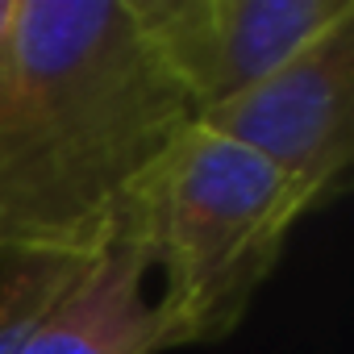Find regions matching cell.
Masks as SVG:
<instances>
[{
    "mask_svg": "<svg viewBox=\"0 0 354 354\" xmlns=\"http://www.w3.org/2000/svg\"><path fill=\"white\" fill-rule=\"evenodd\" d=\"M196 109L129 0H17L0 96V254L92 259Z\"/></svg>",
    "mask_w": 354,
    "mask_h": 354,
    "instance_id": "6da1fadb",
    "label": "cell"
},
{
    "mask_svg": "<svg viewBox=\"0 0 354 354\" xmlns=\"http://www.w3.org/2000/svg\"><path fill=\"white\" fill-rule=\"evenodd\" d=\"M304 213L288 175L196 121L138 180L113 238L142 250L180 350L242 325Z\"/></svg>",
    "mask_w": 354,
    "mask_h": 354,
    "instance_id": "7a4b0ae2",
    "label": "cell"
},
{
    "mask_svg": "<svg viewBox=\"0 0 354 354\" xmlns=\"http://www.w3.org/2000/svg\"><path fill=\"white\" fill-rule=\"evenodd\" d=\"M196 121L288 175L308 213L321 209L354 162V17Z\"/></svg>",
    "mask_w": 354,
    "mask_h": 354,
    "instance_id": "3957f363",
    "label": "cell"
},
{
    "mask_svg": "<svg viewBox=\"0 0 354 354\" xmlns=\"http://www.w3.org/2000/svg\"><path fill=\"white\" fill-rule=\"evenodd\" d=\"M129 9L201 117L354 17V0H129Z\"/></svg>",
    "mask_w": 354,
    "mask_h": 354,
    "instance_id": "277c9868",
    "label": "cell"
},
{
    "mask_svg": "<svg viewBox=\"0 0 354 354\" xmlns=\"http://www.w3.org/2000/svg\"><path fill=\"white\" fill-rule=\"evenodd\" d=\"M171 325L158 308L142 250L113 238L96 250L75 283L26 333L17 354H167Z\"/></svg>",
    "mask_w": 354,
    "mask_h": 354,
    "instance_id": "5b68a950",
    "label": "cell"
},
{
    "mask_svg": "<svg viewBox=\"0 0 354 354\" xmlns=\"http://www.w3.org/2000/svg\"><path fill=\"white\" fill-rule=\"evenodd\" d=\"M88 259L0 254V354H17L26 333L75 283Z\"/></svg>",
    "mask_w": 354,
    "mask_h": 354,
    "instance_id": "8992f818",
    "label": "cell"
},
{
    "mask_svg": "<svg viewBox=\"0 0 354 354\" xmlns=\"http://www.w3.org/2000/svg\"><path fill=\"white\" fill-rule=\"evenodd\" d=\"M13 21H17V0H0V96H5L13 67Z\"/></svg>",
    "mask_w": 354,
    "mask_h": 354,
    "instance_id": "52a82bcc",
    "label": "cell"
}]
</instances>
